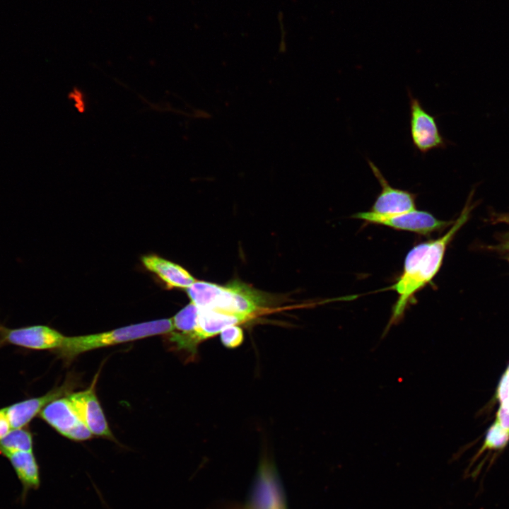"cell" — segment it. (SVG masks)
Masks as SVG:
<instances>
[{
  "label": "cell",
  "mask_w": 509,
  "mask_h": 509,
  "mask_svg": "<svg viewBox=\"0 0 509 509\" xmlns=\"http://www.w3.org/2000/svg\"><path fill=\"white\" fill-rule=\"evenodd\" d=\"M471 206L469 201L451 228L442 236L414 245L406 254L401 274L390 288L398 297L392 306L390 319L382 337L392 325L402 321L409 305L416 300V294L431 283L442 266L447 245L457 232L469 218Z\"/></svg>",
  "instance_id": "6da1fadb"
},
{
  "label": "cell",
  "mask_w": 509,
  "mask_h": 509,
  "mask_svg": "<svg viewBox=\"0 0 509 509\" xmlns=\"http://www.w3.org/2000/svg\"><path fill=\"white\" fill-rule=\"evenodd\" d=\"M187 293L191 302L200 309L216 310L250 319L265 303L260 292L238 281L224 286L197 281Z\"/></svg>",
  "instance_id": "7a4b0ae2"
},
{
  "label": "cell",
  "mask_w": 509,
  "mask_h": 509,
  "mask_svg": "<svg viewBox=\"0 0 509 509\" xmlns=\"http://www.w3.org/2000/svg\"><path fill=\"white\" fill-rule=\"evenodd\" d=\"M172 331L171 318L145 322L102 333L66 337L62 346L56 352L62 358L71 359L95 349L168 334Z\"/></svg>",
  "instance_id": "3957f363"
},
{
  "label": "cell",
  "mask_w": 509,
  "mask_h": 509,
  "mask_svg": "<svg viewBox=\"0 0 509 509\" xmlns=\"http://www.w3.org/2000/svg\"><path fill=\"white\" fill-rule=\"evenodd\" d=\"M352 218L424 236H429L435 231L441 230L451 223L438 219L428 211L416 209L390 215L380 214L369 210L358 212L353 214Z\"/></svg>",
  "instance_id": "277c9868"
},
{
  "label": "cell",
  "mask_w": 509,
  "mask_h": 509,
  "mask_svg": "<svg viewBox=\"0 0 509 509\" xmlns=\"http://www.w3.org/2000/svg\"><path fill=\"white\" fill-rule=\"evenodd\" d=\"M409 105V132L414 148L422 155L445 148L447 142L442 135L437 118L423 106L421 100L407 90Z\"/></svg>",
  "instance_id": "5b68a950"
},
{
  "label": "cell",
  "mask_w": 509,
  "mask_h": 509,
  "mask_svg": "<svg viewBox=\"0 0 509 509\" xmlns=\"http://www.w3.org/2000/svg\"><path fill=\"white\" fill-rule=\"evenodd\" d=\"M40 416L60 434L70 440L83 441L93 435L79 419L67 396L49 402L42 409Z\"/></svg>",
  "instance_id": "8992f818"
},
{
  "label": "cell",
  "mask_w": 509,
  "mask_h": 509,
  "mask_svg": "<svg viewBox=\"0 0 509 509\" xmlns=\"http://www.w3.org/2000/svg\"><path fill=\"white\" fill-rule=\"evenodd\" d=\"M0 335L5 343L34 350L57 351L65 336L46 325H32L15 329L0 324Z\"/></svg>",
  "instance_id": "52a82bcc"
},
{
  "label": "cell",
  "mask_w": 509,
  "mask_h": 509,
  "mask_svg": "<svg viewBox=\"0 0 509 509\" xmlns=\"http://www.w3.org/2000/svg\"><path fill=\"white\" fill-rule=\"evenodd\" d=\"M367 162L381 187L370 211L380 214L390 215L416 209V194L392 186L372 160L367 158Z\"/></svg>",
  "instance_id": "ba28073f"
},
{
  "label": "cell",
  "mask_w": 509,
  "mask_h": 509,
  "mask_svg": "<svg viewBox=\"0 0 509 509\" xmlns=\"http://www.w3.org/2000/svg\"><path fill=\"white\" fill-rule=\"evenodd\" d=\"M67 397L79 419L93 435L114 438L95 394L94 385L86 390L69 394Z\"/></svg>",
  "instance_id": "9c48e42d"
},
{
  "label": "cell",
  "mask_w": 509,
  "mask_h": 509,
  "mask_svg": "<svg viewBox=\"0 0 509 509\" xmlns=\"http://www.w3.org/2000/svg\"><path fill=\"white\" fill-rule=\"evenodd\" d=\"M69 385L51 390L46 394L28 399L5 407L12 428H23L49 402L62 397Z\"/></svg>",
  "instance_id": "30bf717a"
},
{
  "label": "cell",
  "mask_w": 509,
  "mask_h": 509,
  "mask_svg": "<svg viewBox=\"0 0 509 509\" xmlns=\"http://www.w3.org/2000/svg\"><path fill=\"white\" fill-rule=\"evenodd\" d=\"M144 267L156 274L169 288H187L197 280L181 266L155 255L142 257Z\"/></svg>",
  "instance_id": "8fae6325"
},
{
  "label": "cell",
  "mask_w": 509,
  "mask_h": 509,
  "mask_svg": "<svg viewBox=\"0 0 509 509\" xmlns=\"http://www.w3.org/2000/svg\"><path fill=\"white\" fill-rule=\"evenodd\" d=\"M250 318L212 309L199 308L197 326L194 333L195 339L199 344L201 341L210 338L226 327L238 324L249 320Z\"/></svg>",
  "instance_id": "7c38bea8"
},
{
  "label": "cell",
  "mask_w": 509,
  "mask_h": 509,
  "mask_svg": "<svg viewBox=\"0 0 509 509\" xmlns=\"http://www.w3.org/2000/svg\"><path fill=\"white\" fill-rule=\"evenodd\" d=\"M4 456L9 460L21 481L25 498L30 490L37 488L40 484V468L33 452H13Z\"/></svg>",
  "instance_id": "4fadbf2b"
},
{
  "label": "cell",
  "mask_w": 509,
  "mask_h": 509,
  "mask_svg": "<svg viewBox=\"0 0 509 509\" xmlns=\"http://www.w3.org/2000/svg\"><path fill=\"white\" fill-rule=\"evenodd\" d=\"M255 505V509H285L276 483L267 468L261 471Z\"/></svg>",
  "instance_id": "5bb4252c"
},
{
  "label": "cell",
  "mask_w": 509,
  "mask_h": 509,
  "mask_svg": "<svg viewBox=\"0 0 509 509\" xmlns=\"http://www.w3.org/2000/svg\"><path fill=\"white\" fill-rule=\"evenodd\" d=\"M33 436L30 431L23 428H12L0 440V453L20 451H33Z\"/></svg>",
  "instance_id": "9a60e30c"
},
{
  "label": "cell",
  "mask_w": 509,
  "mask_h": 509,
  "mask_svg": "<svg viewBox=\"0 0 509 509\" xmlns=\"http://www.w3.org/2000/svg\"><path fill=\"white\" fill-rule=\"evenodd\" d=\"M509 442V431L503 428L496 420L488 428L484 444L476 457L477 458L486 450L501 451Z\"/></svg>",
  "instance_id": "2e32d148"
},
{
  "label": "cell",
  "mask_w": 509,
  "mask_h": 509,
  "mask_svg": "<svg viewBox=\"0 0 509 509\" xmlns=\"http://www.w3.org/2000/svg\"><path fill=\"white\" fill-rule=\"evenodd\" d=\"M497 398L500 406L496 420L503 428L509 431V365L499 382Z\"/></svg>",
  "instance_id": "e0dca14e"
},
{
  "label": "cell",
  "mask_w": 509,
  "mask_h": 509,
  "mask_svg": "<svg viewBox=\"0 0 509 509\" xmlns=\"http://www.w3.org/2000/svg\"><path fill=\"white\" fill-rule=\"evenodd\" d=\"M220 338L224 346L230 349L236 348L243 341V331L238 324L231 325L224 328L220 332Z\"/></svg>",
  "instance_id": "ac0fdd59"
},
{
  "label": "cell",
  "mask_w": 509,
  "mask_h": 509,
  "mask_svg": "<svg viewBox=\"0 0 509 509\" xmlns=\"http://www.w3.org/2000/svg\"><path fill=\"white\" fill-rule=\"evenodd\" d=\"M69 98L74 102V107L79 112L86 110V103L81 91L74 88L69 95Z\"/></svg>",
  "instance_id": "d6986e66"
},
{
  "label": "cell",
  "mask_w": 509,
  "mask_h": 509,
  "mask_svg": "<svg viewBox=\"0 0 509 509\" xmlns=\"http://www.w3.org/2000/svg\"><path fill=\"white\" fill-rule=\"evenodd\" d=\"M12 429L6 409H0V440Z\"/></svg>",
  "instance_id": "ffe728a7"
},
{
  "label": "cell",
  "mask_w": 509,
  "mask_h": 509,
  "mask_svg": "<svg viewBox=\"0 0 509 509\" xmlns=\"http://www.w3.org/2000/svg\"><path fill=\"white\" fill-rule=\"evenodd\" d=\"M501 221L509 223V216H503L502 218L501 219ZM501 248H502V250H509V233H508L507 238H505V242H503V244H502Z\"/></svg>",
  "instance_id": "44dd1931"
},
{
  "label": "cell",
  "mask_w": 509,
  "mask_h": 509,
  "mask_svg": "<svg viewBox=\"0 0 509 509\" xmlns=\"http://www.w3.org/2000/svg\"><path fill=\"white\" fill-rule=\"evenodd\" d=\"M5 344L4 341L3 340L2 337L0 335V346Z\"/></svg>",
  "instance_id": "7402d4cb"
}]
</instances>
